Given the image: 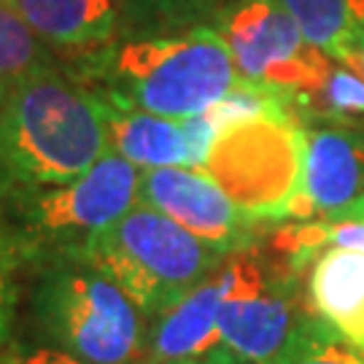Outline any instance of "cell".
<instances>
[{
	"instance_id": "obj_7",
	"label": "cell",
	"mask_w": 364,
	"mask_h": 364,
	"mask_svg": "<svg viewBox=\"0 0 364 364\" xmlns=\"http://www.w3.org/2000/svg\"><path fill=\"white\" fill-rule=\"evenodd\" d=\"M305 156V124L294 111H270L219 127L203 170L240 208L270 224L289 216Z\"/></svg>"
},
{
	"instance_id": "obj_3",
	"label": "cell",
	"mask_w": 364,
	"mask_h": 364,
	"mask_svg": "<svg viewBox=\"0 0 364 364\" xmlns=\"http://www.w3.org/2000/svg\"><path fill=\"white\" fill-rule=\"evenodd\" d=\"M27 316L38 343L90 364H138L146 318L87 251H63L25 264Z\"/></svg>"
},
{
	"instance_id": "obj_18",
	"label": "cell",
	"mask_w": 364,
	"mask_h": 364,
	"mask_svg": "<svg viewBox=\"0 0 364 364\" xmlns=\"http://www.w3.org/2000/svg\"><path fill=\"white\" fill-rule=\"evenodd\" d=\"M275 364H364V351L316 313Z\"/></svg>"
},
{
	"instance_id": "obj_21",
	"label": "cell",
	"mask_w": 364,
	"mask_h": 364,
	"mask_svg": "<svg viewBox=\"0 0 364 364\" xmlns=\"http://www.w3.org/2000/svg\"><path fill=\"white\" fill-rule=\"evenodd\" d=\"M138 364H251L246 359H240L237 353H232L230 348H213V351L203 353V356H195V359H173V362H138Z\"/></svg>"
},
{
	"instance_id": "obj_15",
	"label": "cell",
	"mask_w": 364,
	"mask_h": 364,
	"mask_svg": "<svg viewBox=\"0 0 364 364\" xmlns=\"http://www.w3.org/2000/svg\"><path fill=\"white\" fill-rule=\"evenodd\" d=\"M305 38L340 63L364 36V0H281Z\"/></svg>"
},
{
	"instance_id": "obj_16",
	"label": "cell",
	"mask_w": 364,
	"mask_h": 364,
	"mask_svg": "<svg viewBox=\"0 0 364 364\" xmlns=\"http://www.w3.org/2000/svg\"><path fill=\"white\" fill-rule=\"evenodd\" d=\"M224 0H119L122 38L173 36L210 25Z\"/></svg>"
},
{
	"instance_id": "obj_19",
	"label": "cell",
	"mask_w": 364,
	"mask_h": 364,
	"mask_svg": "<svg viewBox=\"0 0 364 364\" xmlns=\"http://www.w3.org/2000/svg\"><path fill=\"white\" fill-rule=\"evenodd\" d=\"M22 275H25V254L11 230L0 221V348L11 340Z\"/></svg>"
},
{
	"instance_id": "obj_14",
	"label": "cell",
	"mask_w": 364,
	"mask_h": 364,
	"mask_svg": "<svg viewBox=\"0 0 364 364\" xmlns=\"http://www.w3.org/2000/svg\"><path fill=\"white\" fill-rule=\"evenodd\" d=\"M105 108H108L111 151L122 154L138 170L173 168V165L192 168L189 138L181 119L159 117L117 100H105Z\"/></svg>"
},
{
	"instance_id": "obj_23",
	"label": "cell",
	"mask_w": 364,
	"mask_h": 364,
	"mask_svg": "<svg viewBox=\"0 0 364 364\" xmlns=\"http://www.w3.org/2000/svg\"><path fill=\"white\" fill-rule=\"evenodd\" d=\"M326 219H353V221H364V195L356 197L351 205L340 208L338 213H332V216H326Z\"/></svg>"
},
{
	"instance_id": "obj_5",
	"label": "cell",
	"mask_w": 364,
	"mask_h": 364,
	"mask_svg": "<svg viewBox=\"0 0 364 364\" xmlns=\"http://www.w3.org/2000/svg\"><path fill=\"white\" fill-rule=\"evenodd\" d=\"M87 254L138 305L146 326L200 287L230 257L141 203L97 235Z\"/></svg>"
},
{
	"instance_id": "obj_13",
	"label": "cell",
	"mask_w": 364,
	"mask_h": 364,
	"mask_svg": "<svg viewBox=\"0 0 364 364\" xmlns=\"http://www.w3.org/2000/svg\"><path fill=\"white\" fill-rule=\"evenodd\" d=\"M313 311L364 351V254L324 248L305 273Z\"/></svg>"
},
{
	"instance_id": "obj_2",
	"label": "cell",
	"mask_w": 364,
	"mask_h": 364,
	"mask_svg": "<svg viewBox=\"0 0 364 364\" xmlns=\"http://www.w3.org/2000/svg\"><path fill=\"white\" fill-rule=\"evenodd\" d=\"M63 63L103 100L170 119L203 114L240 81L232 54L210 25L173 36L119 38L100 52Z\"/></svg>"
},
{
	"instance_id": "obj_4",
	"label": "cell",
	"mask_w": 364,
	"mask_h": 364,
	"mask_svg": "<svg viewBox=\"0 0 364 364\" xmlns=\"http://www.w3.org/2000/svg\"><path fill=\"white\" fill-rule=\"evenodd\" d=\"M141 170L117 151L84 176L54 186H11L0 200V221L11 230L25 264L63 251H87L92 240L138 203Z\"/></svg>"
},
{
	"instance_id": "obj_20",
	"label": "cell",
	"mask_w": 364,
	"mask_h": 364,
	"mask_svg": "<svg viewBox=\"0 0 364 364\" xmlns=\"http://www.w3.org/2000/svg\"><path fill=\"white\" fill-rule=\"evenodd\" d=\"M0 364H90L73 353L60 351L54 346L38 340H16L11 338L0 348Z\"/></svg>"
},
{
	"instance_id": "obj_8",
	"label": "cell",
	"mask_w": 364,
	"mask_h": 364,
	"mask_svg": "<svg viewBox=\"0 0 364 364\" xmlns=\"http://www.w3.org/2000/svg\"><path fill=\"white\" fill-rule=\"evenodd\" d=\"M210 27L227 43L237 76L284 92L294 103L311 95L335 63L305 38L281 0H224Z\"/></svg>"
},
{
	"instance_id": "obj_24",
	"label": "cell",
	"mask_w": 364,
	"mask_h": 364,
	"mask_svg": "<svg viewBox=\"0 0 364 364\" xmlns=\"http://www.w3.org/2000/svg\"><path fill=\"white\" fill-rule=\"evenodd\" d=\"M14 186L11 176H9V168H6V162H3V151H0V200L9 195V189Z\"/></svg>"
},
{
	"instance_id": "obj_22",
	"label": "cell",
	"mask_w": 364,
	"mask_h": 364,
	"mask_svg": "<svg viewBox=\"0 0 364 364\" xmlns=\"http://www.w3.org/2000/svg\"><path fill=\"white\" fill-rule=\"evenodd\" d=\"M340 63H343V65H348V68H353L356 73H362V76H364V36L353 43L351 49H348V54H346Z\"/></svg>"
},
{
	"instance_id": "obj_17",
	"label": "cell",
	"mask_w": 364,
	"mask_h": 364,
	"mask_svg": "<svg viewBox=\"0 0 364 364\" xmlns=\"http://www.w3.org/2000/svg\"><path fill=\"white\" fill-rule=\"evenodd\" d=\"M54 63H63V57L41 41L9 3L0 0V92Z\"/></svg>"
},
{
	"instance_id": "obj_12",
	"label": "cell",
	"mask_w": 364,
	"mask_h": 364,
	"mask_svg": "<svg viewBox=\"0 0 364 364\" xmlns=\"http://www.w3.org/2000/svg\"><path fill=\"white\" fill-rule=\"evenodd\" d=\"M63 60L100 52L122 38L119 0H3Z\"/></svg>"
},
{
	"instance_id": "obj_10",
	"label": "cell",
	"mask_w": 364,
	"mask_h": 364,
	"mask_svg": "<svg viewBox=\"0 0 364 364\" xmlns=\"http://www.w3.org/2000/svg\"><path fill=\"white\" fill-rule=\"evenodd\" d=\"M364 195V124H305V156L287 221L326 219Z\"/></svg>"
},
{
	"instance_id": "obj_1",
	"label": "cell",
	"mask_w": 364,
	"mask_h": 364,
	"mask_svg": "<svg viewBox=\"0 0 364 364\" xmlns=\"http://www.w3.org/2000/svg\"><path fill=\"white\" fill-rule=\"evenodd\" d=\"M0 151L14 186L84 176L111 151L105 100L65 68H38L0 92Z\"/></svg>"
},
{
	"instance_id": "obj_6",
	"label": "cell",
	"mask_w": 364,
	"mask_h": 364,
	"mask_svg": "<svg viewBox=\"0 0 364 364\" xmlns=\"http://www.w3.org/2000/svg\"><path fill=\"white\" fill-rule=\"evenodd\" d=\"M227 267L230 291L219 311L221 346L251 364H275L316 316L305 273L267 237L230 254Z\"/></svg>"
},
{
	"instance_id": "obj_9",
	"label": "cell",
	"mask_w": 364,
	"mask_h": 364,
	"mask_svg": "<svg viewBox=\"0 0 364 364\" xmlns=\"http://www.w3.org/2000/svg\"><path fill=\"white\" fill-rule=\"evenodd\" d=\"M138 203L165 213L224 254H235L267 237L275 224L251 216L200 168L141 170Z\"/></svg>"
},
{
	"instance_id": "obj_11",
	"label": "cell",
	"mask_w": 364,
	"mask_h": 364,
	"mask_svg": "<svg viewBox=\"0 0 364 364\" xmlns=\"http://www.w3.org/2000/svg\"><path fill=\"white\" fill-rule=\"evenodd\" d=\"M230 291L227 259L170 311L146 326L141 362L195 359L219 348V311Z\"/></svg>"
}]
</instances>
